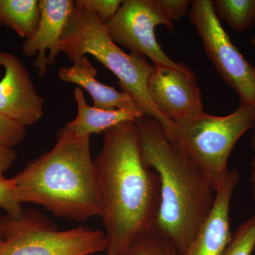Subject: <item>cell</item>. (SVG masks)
<instances>
[{
  "label": "cell",
  "instance_id": "obj_24",
  "mask_svg": "<svg viewBox=\"0 0 255 255\" xmlns=\"http://www.w3.org/2000/svg\"><path fill=\"white\" fill-rule=\"evenodd\" d=\"M251 142L253 150V157L251 163V182L253 196L255 201V136L252 137Z\"/></svg>",
  "mask_w": 255,
  "mask_h": 255
},
{
  "label": "cell",
  "instance_id": "obj_25",
  "mask_svg": "<svg viewBox=\"0 0 255 255\" xmlns=\"http://www.w3.org/2000/svg\"><path fill=\"white\" fill-rule=\"evenodd\" d=\"M250 43H251V46H253L255 50V36H253L251 39H250Z\"/></svg>",
  "mask_w": 255,
  "mask_h": 255
},
{
  "label": "cell",
  "instance_id": "obj_15",
  "mask_svg": "<svg viewBox=\"0 0 255 255\" xmlns=\"http://www.w3.org/2000/svg\"><path fill=\"white\" fill-rule=\"evenodd\" d=\"M40 19L38 0H0V26L12 28L21 38H30Z\"/></svg>",
  "mask_w": 255,
  "mask_h": 255
},
{
  "label": "cell",
  "instance_id": "obj_12",
  "mask_svg": "<svg viewBox=\"0 0 255 255\" xmlns=\"http://www.w3.org/2000/svg\"><path fill=\"white\" fill-rule=\"evenodd\" d=\"M239 181L238 171L230 170L218 184L211 213L187 249L178 255H223L233 236L230 208Z\"/></svg>",
  "mask_w": 255,
  "mask_h": 255
},
{
  "label": "cell",
  "instance_id": "obj_14",
  "mask_svg": "<svg viewBox=\"0 0 255 255\" xmlns=\"http://www.w3.org/2000/svg\"><path fill=\"white\" fill-rule=\"evenodd\" d=\"M78 114L76 117L65 126L79 137H91L93 134L105 132L111 128L125 122H134L143 116L137 107L113 111L100 110L87 104L80 87L74 90Z\"/></svg>",
  "mask_w": 255,
  "mask_h": 255
},
{
  "label": "cell",
  "instance_id": "obj_8",
  "mask_svg": "<svg viewBox=\"0 0 255 255\" xmlns=\"http://www.w3.org/2000/svg\"><path fill=\"white\" fill-rule=\"evenodd\" d=\"M106 29L117 45L150 58L155 66L184 68L166 54L155 36V28L166 26L174 31L170 19L158 0H125L117 14L105 23Z\"/></svg>",
  "mask_w": 255,
  "mask_h": 255
},
{
  "label": "cell",
  "instance_id": "obj_19",
  "mask_svg": "<svg viewBox=\"0 0 255 255\" xmlns=\"http://www.w3.org/2000/svg\"><path fill=\"white\" fill-rule=\"evenodd\" d=\"M0 209L12 219L21 217L23 209L18 199L14 178L0 176Z\"/></svg>",
  "mask_w": 255,
  "mask_h": 255
},
{
  "label": "cell",
  "instance_id": "obj_3",
  "mask_svg": "<svg viewBox=\"0 0 255 255\" xmlns=\"http://www.w3.org/2000/svg\"><path fill=\"white\" fill-rule=\"evenodd\" d=\"M13 178L22 205L42 206L57 217L79 222L103 216L90 137H79L65 127L51 150L28 161Z\"/></svg>",
  "mask_w": 255,
  "mask_h": 255
},
{
  "label": "cell",
  "instance_id": "obj_26",
  "mask_svg": "<svg viewBox=\"0 0 255 255\" xmlns=\"http://www.w3.org/2000/svg\"><path fill=\"white\" fill-rule=\"evenodd\" d=\"M253 136H255V120H254V126H253Z\"/></svg>",
  "mask_w": 255,
  "mask_h": 255
},
{
  "label": "cell",
  "instance_id": "obj_10",
  "mask_svg": "<svg viewBox=\"0 0 255 255\" xmlns=\"http://www.w3.org/2000/svg\"><path fill=\"white\" fill-rule=\"evenodd\" d=\"M0 114L23 127L41 120L45 100L38 95L27 69L18 56L0 51Z\"/></svg>",
  "mask_w": 255,
  "mask_h": 255
},
{
  "label": "cell",
  "instance_id": "obj_21",
  "mask_svg": "<svg viewBox=\"0 0 255 255\" xmlns=\"http://www.w3.org/2000/svg\"><path fill=\"white\" fill-rule=\"evenodd\" d=\"M122 0H77L75 5L93 11L105 24L117 14L122 6Z\"/></svg>",
  "mask_w": 255,
  "mask_h": 255
},
{
  "label": "cell",
  "instance_id": "obj_17",
  "mask_svg": "<svg viewBox=\"0 0 255 255\" xmlns=\"http://www.w3.org/2000/svg\"><path fill=\"white\" fill-rule=\"evenodd\" d=\"M119 255H178V252L172 242L153 228Z\"/></svg>",
  "mask_w": 255,
  "mask_h": 255
},
{
  "label": "cell",
  "instance_id": "obj_1",
  "mask_svg": "<svg viewBox=\"0 0 255 255\" xmlns=\"http://www.w3.org/2000/svg\"><path fill=\"white\" fill-rule=\"evenodd\" d=\"M103 133V146L94 164L106 252L119 255L153 229L160 205V181L142 162L135 123L125 122Z\"/></svg>",
  "mask_w": 255,
  "mask_h": 255
},
{
  "label": "cell",
  "instance_id": "obj_11",
  "mask_svg": "<svg viewBox=\"0 0 255 255\" xmlns=\"http://www.w3.org/2000/svg\"><path fill=\"white\" fill-rule=\"evenodd\" d=\"M40 19L32 36L23 41L21 50L27 57L36 55L33 68L40 78L53 65L61 50L62 37L75 9L72 0H39Z\"/></svg>",
  "mask_w": 255,
  "mask_h": 255
},
{
  "label": "cell",
  "instance_id": "obj_18",
  "mask_svg": "<svg viewBox=\"0 0 255 255\" xmlns=\"http://www.w3.org/2000/svg\"><path fill=\"white\" fill-rule=\"evenodd\" d=\"M255 249V214L240 225L222 255H252Z\"/></svg>",
  "mask_w": 255,
  "mask_h": 255
},
{
  "label": "cell",
  "instance_id": "obj_16",
  "mask_svg": "<svg viewBox=\"0 0 255 255\" xmlns=\"http://www.w3.org/2000/svg\"><path fill=\"white\" fill-rule=\"evenodd\" d=\"M213 5L220 21L233 31H248L255 25V0H214Z\"/></svg>",
  "mask_w": 255,
  "mask_h": 255
},
{
  "label": "cell",
  "instance_id": "obj_2",
  "mask_svg": "<svg viewBox=\"0 0 255 255\" xmlns=\"http://www.w3.org/2000/svg\"><path fill=\"white\" fill-rule=\"evenodd\" d=\"M142 162L160 181V205L154 229L178 254L187 249L214 206L216 187L207 173L172 145L155 119L135 122Z\"/></svg>",
  "mask_w": 255,
  "mask_h": 255
},
{
  "label": "cell",
  "instance_id": "obj_13",
  "mask_svg": "<svg viewBox=\"0 0 255 255\" xmlns=\"http://www.w3.org/2000/svg\"><path fill=\"white\" fill-rule=\"evenodd\" d=\"M97 74V69L87 56H83L74 62L72 66L60 69L58 78L85 89L91 96L95 108L113 111L137 107L130 95L98 81Z\"/></svg>",
  "mask_w": 255,
  "mask_h": 255
},
{
  "label": "cell",
  "instance_id": "obj_22",
  "mask_svg": "<svg viewBox=\"0 0 255 255\" xmlns=\"http://www.w3.org/2000/svg\"><path fill=\"white\" fill-rule=\"evenodd\" d=\"M189 0H158L159 4L162 6L170 19L177 21L189 14Z\"/></svg>",
  "mask_w": 255,
  "mask_h": 255
},
{
  "label": "cell",
  "instance_id": "obj_6",
  "mask_svg": "<svg viewBox=\"0 0 255 255\" xmlns=\"http://www.w3.org/2000/svg\"><path fill=\"white\" fill-rule=\"evenodd\" d=\"M107 251L105 233L80 226L60 231L39 211L21 217L0 214V255H90Z\"/></svg>",
  "mask_w": 255,
  "mask_h": 255
},
{
  "label": "cell",
  "instance_id": "obj_4",
  "mask_svg": "<svg viewBox=\"0 0 255 255\" xmlns=\"http://www.w3.org/2000/svg\"><path fill=\"white\" fill-rule=\"evenodd\" d=\"M60 50L73 63L86 54L95 57L118 78L122 92L131 97L143 115L157 121L167 136L170 134L173 122L159 113L149 95V79L155 65L149 63L143 55L128 54L121 49L95 12L75 5L63 32Z\"/></svg>",
  "mask_w": 255,
  "mask_h": 255
},
{
  "label": "cell",
  "instance_id": "obj_7",
  "mask_svg": "<svg viewBox=\"0 0 255 255\" xmlns=\"http://www.w3.org/2000/svg\"><path fill=\"white\" fill-rule=\"evenodd\" d=\"M189 16L218 73L238 94L240 105L255 108V66L231 41L215 11L213 1H191Z\"/></svg>",
  "mask_w": 255,
  "mask_h": 255
},
{
  "label": "cell",
  "instance_id": "obj_23",
  "mask_svg": "<svg viewBox=\"0 0 255 255\" xmlns=\"http://www.w3.org/2000/svg\"><path fill=\"white\" fill-rule=\"evenodd\" d=\"M16 154L13 148L0 146V176L5 172L14 163Z\"/></svg>",
  "mask_w": 255,
  "mask_h": 255
},
{
  "label": "cell",
  "instance_id": "obj_27",
  "mask_svg": "<svg viewBox=\"0 0 255 255\" xmlns=\"http://www.w3.org/2000/svg\"></svg>",
  "mask_w": 255,
  "mask_h": 255
},
{
  "label": "cell",
  "instance_id": "obj_20",
  "mask_svg": "<svg viewBox=\"0 0 255 255\" xmlns=\"http://www.w3.org/2000/svg\"><path fill=\"white\" fill-rule=\"evenodd\" d=\"M26 131V127L0 114V146L13 148L23 141Z\"/></svg>",
  "mask_w": 255,
  "mask_h": 255
},
{
  "label": "cell",
  "instance_id": "obj_9",
  "mask_svg": "<svg viewBox=\"0 0 255 255\" xmlns=\"http://www.w3.org/2000/svg\"><path fill=\"white\" fill-rule=\"evenodd\" d=\"M148 92L159 113L173 123L204 112L197 78L187 65L182 69L155 66L149 79Z\"/></svg>",
  "mask_w": 255,
  "mask_h": 255
},
{
  "label": "cell",
  "instance_id": "obj_5",
  "mask_svg": "<svg viewBox=\"0 0 255 255\" xmlns=\"http://www.w3.org/2000/svg\"><path fill=\"white\" fill-rule=\"evenodd\" d=\"M255 108L240 105L232 113L217 117L203 112L174 123L167 138L172 145L204 169L215 187L227 175L235 145L254 126Z\"/></svg>",
  "mask_w": 255,
  "mask_h": 255
}]
</instances>
